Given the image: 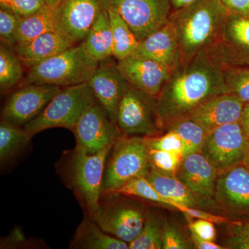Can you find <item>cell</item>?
<instances>
[{
  "instance_id": "1",
  "label": "cell",
  "mask_w": 249,
  "mask_h": 249,
  "mask_svg": "<svg viewBox=\"0 0 249 249\" xmlns=\"http://www.w3.org/2000/svg\"><path fill=\"white\" fill-rule=\"evenodd\" d=\"M229 93L222 67L209 54H197L170 71L157 97L160 127L186 118L211 98Z\"/></svg>"
},
{
  "instance_id": "2",
  "label": "cell",
  "mask_w": 249,
  "mask_h": 249,
  "mask_svg": "<svg viewBox=\"0 0 249 249\" xmlns=\"http://www.w3.org/2000/svg\"><path fill=\"white\" fill-rule=\"evenodd\" d=\"M229 15L220 0H194L173 10L169 22L176 34L181 62L213 49L222 37Z\"/></svg>"
},
{
  "instance_id": "3",
  "label": "cell",
  "mask_w": 249,
  "mask_h": 249,
  "mask_svg": "<svg viewBox=\"0 0 249 249\" xmlns=\"http://www.w3.org/2000/svg\"><path fill=\"white\" fill-rule=\"evenodd\" d=\"M98 64L81 42L29 69L19 86L45 84L62 88L88 83Z\"/></svg>"
},
{
  "instance_id": "4",
  "label": "cell",
  "mask_w": 249,
  "mask_h": 249,
  "mask_svg": "<svg viewBox=\"0 0 249 249\" xmlns=\"http://www.w3.org/2000/svg\"><path fill=\"white\" fill-rule=\"evenodd\" d=\"M112 147H106L94 154H88L75 147L67 165L66 176L70 187L79 196L87 216L93 220L101 209L105 170Z\"/></svg>"
},
{
  "instance_id": "5",
  "label": "cell",
  "mask_w": 249,
  "mask_h": 249,
  "mask_svg": "<svg viewBox=\"0 0 249 249\" xmlns=\"http://www.w3.org/2000/svg\"><path fill=\"white\" fill-rule=\"evenodd\" d=\"M95 102L96 98L88 83L62 88L43 111L23 127L32 137L55 127L73 131L80 116Z\"/></svg>"
},
{
  "instance_id": "6",
  "label": "cell",
  "mask_w": 249,
  "mask_h": 249,
  "mask_svg": "<svg viewBox=\"0 0 249 249\" xmlns=\"http://www.w3.org/2000/svg\"><path fill=\"white\" fill-rule=\"evenodd\" d=\"M150 170L145 137L121 136L114 142L106 163L103 193H113L133 178L145 177Z\"/></svg>"
},
{
  "instance_id": "7",
  "label": "cell",
  "mask_w": 249,
  "mask_h": 249,
  "mask_svg": "<svg viewBox=\"0 0 249 249\" xmlns=\"http://www.w3.org/2000/svg\"><path fill=\"white\" fill-rule=\"evenodd\" d=\"M116 124L124 136L155 137L163 132L157 97L129 85L118 108Z\"/></svg>"
},
{
  "instance_id": "8",
  "label": "cell",
  "mask_w": 249,
  "mask_h": 249,
  "mask_svg": "<svg viewBox=\"0 0 249 249\" xmlns=\"http://www.w3.org/2000/svg\"><path fill=\"white\" fill-rule=\"evenodd\" d=\"M103 9L119 14L139 42L169 22L170 0H103Z\"/></svg>"
},
{
  "instance_id": "9",
  "label": "cell",
  "mask_w": 249,
  "mask_h": 249,
  "mask_svg": "<svg viewBox=\"0 0 249 249\" xmlns=\"http://www.w3.org/2000/svg\"><path fill=\"white\" fill-rule=\"evenodd\" d=\"M249 140L240 122L221 126L208 134L201 152L220 174L242 164Z\"/></svg>"
},
{
  "instance_id": "10",
  "label": "cell",
  "mask_w": 249,
  "mask_h": 249,
  "mask_svg": "<svg viewBox=\"0 0 249 249\" xmlns=\"http://www.w3.org/2000/svg\"><path fill=\"white\" fill-rule=\"evenodd\" d=\"M76 148L88 154H94L113 146L123 134L117 124L96 101L83 113L73 131Z\"/></svg>"
},
{
  "instance_id": "11",
  "label": "cell",
  "mask_w": 249,
  "mask_h": 249,
  "mask_svg": "<svg viewBox=\"0 0 249 249\" xmlns=\"http://www.w3.org/2000/svg\"><path fill=\"white\" fill-rule=\"evenodd\" d=\"M60 89V87L45 84L18 87L5 103L1 119L18 127H24L43 111Z\"/></svg>"
},
{
  "instance_id": "12",
  "label": "cell",
  "mask_w": 249,
  "mask_h": 249,
  "mask_svg": "<svg viewBox=\"0 0 249 249\" xmlns=\"http://www.w3.org/2000/svg\"><path fill=\"white\" fill-rule=\"evenodd\" d=\"M146 214L142 207L130 201L107 200L101 203L94 221L105 232L129 245L142 231Z\"/></svg>"
},
{
  "instance_id": "13",
  "label": "cell",
  "mask_w": 249,
  "mask_h": 249,
  "mask_svg": "<svg viewBox=\"0 0 249 249\" xmlns=\"http://www.w3.org/2000/svg\"><path fill=\"white\" fill-rule=\"evenodd\" d=\"M214 202L233 219L249 218V171L243 163L219 174Z\"/></svg>"
},
{
  "instance_id": "14",
  "label": "cell",
  "mask_w": 249,
  "mask_h": 249,
  "mask_svg": "<svg viewBox=\"0 0 249 249\" xmlns=\"http://www.w3.org/2000/svg\"><path fill=\"white\" fill-rule=\"evenodd\" d=\"M103 0H62L53 11L56 31L74 45L85 40L103 9Z\"/></svg>"
},
{
  "instance_id": "15",
  "label": "cell",
  "mask_w": 249,
  "mask_h": 249,
  "mask_svg": "<svg viewBox=\"0 0 249 249\" xmlns=\"http://www.w3.org/2000/svg\"><path fill=\"white\" fill-rule=\"evenodd\" d=\"M206 53L219 65L249 66V18L230 14L220 40Z\"/></svg>"
},
{
  "instance_id": "16",
  "label": "cell",
  "mask_w": 249,
  "mask_h": 249,
  "mask_svg": "<svg viewBox=\"0 0 249 249\" xmlns=\"http://www.w3.org/2000/svg\"><path fill=\"white\" fill-rule=\"evenodd\" d=\"M112 58L99 62L88 83L96 101L116 123L118 108L129 85Z\"/></svg>"
},
{
  "instance_id": "17",
  "label": "cell",
  "mask_w": 249,
  "mask_h": 249,
  "mask_svg": "<svg viewBox=\"0 0 249 249\" xmlns=\"http://www.w3.org/2000/svg\"><path fill=\"white\" fill-rule=\"evenodd\" d=\"M117 66L130 86L155 97H158L171 71L162 64L134 55L117 61Z\"/></svg>"
},
{
  "instance_id": "18",
  "label": "cell",
  "mask_w": 249,
  "mask_h": 249,
  "mask_svg": "<svg viewBox=\"0 0 249 249\" xmlns=\"http://www.w3.org/2000/svg\"><path fill=\"white\" fill-rule=\"evenodd\" d=\"M217 170L201 152L183 157L176 177L201 201H214Z\"/></svg>"
},
{
  "instance_id": "19",
  "label": "cell",
  "mask_w": 249,
  "mask_h": 249,
  "mask_svg": "<svg viewBox=\"0 0 249 249\" xmlns=\"http://www.w3.org/2000/svg\"><path fill=\"white\" fill-rule=\"evenodd\" d=\"M246 105L231 93L206 101L187 117L201 124L208 134L225 124L240 122Z\"/></svg>"
},
{
  "instance_id": "20",
  "label": "cell",
  "mask_w": 249,
  "mask_h": 249,
  "mask_svg": "<svg viewBox=\"0 0 249 249\" xmlns=\"http://www.w3.org/2000/svg\"><path fill=\"white\" fill-rule=\"evenodd\" d=\"M133 55L162 64L170 71L178 67L181 62V53L171 23L168 22L140 41Z\"/></svg>"
},
{
  "instance_id": "21",
  "label": "cell",
  "mask_w": 249,
  "mask_h": 249,
  "mask_svg": "<svg viewBox=\"0 0 249 249\" xmlns=\"http://www.w3.org/2000/svg\"><path fill=\"white\" fill-rule=\"evenodd\" d=\"M73 45H76L58 31H53L16 46L14 49L23 65L29 70Z\"/></svg>"
},
{
  "instance_id": "22",
  "label": "cell",
  "mask_w": 249,
  "mask_h": 249,
  "mask_svg": "<svg viewBox=\"0 0 249 249\" xmlns=\"http://www.w3.org/2000/svg\"><path fill=\"white\" fill-rule=\"evenodd\" d=\"M70 249H127L128 243L109 235L88 216L76 229Z\"/></svg>"
},
{
  "instance_id": "23",
  "label": "cell",
  "mask_w": 249,
  "mask_h": 249,
  "mask_svg": "<svg viewBox=\"0 0 249 249\" xmlns=\"http://www.w3.org/2000/svg\"><path fill=\"white\" fill-rule=\"evenodd\" d=\"M145 177L156 191L170 201L171 208H173V203L198 208L203 202L176 176L164 175L150 168Z\"/></svg>"
},
{
  "instance_id": "24",
  "label": "cell",
  "mask_w": 249,
  "mask_h": 249,
  "mask_svg": "<svg viewBox=\"0 0 249 249\" xmlns=\"http://www.w3.org/2000/svg\"><path fill=\"white\" fill-rule=\"evenodd\" d=\"M83 45L94 60L98 62L113 57V40L110 18L107 10L102 9L93 23Z\"/></svg>"
},
{
  "instance_id": "25",
  "label": "cell",
  "mask_w": 249,
  "mask_h": 249,
  "mask_svg": "<svg viewBox=\"0 0 249 249\" xmlns=\"http://www.w3.org/2000/svg\"><path fill=\"white\" fill-rule=\"evenodd\" d=\"M110 18L113 40V58L121 61L133 55L139 41L123 18L112 10H107Z\"/></svg>"
},
{
  "instance_id": "26",
  "label": "cell",
  "mask_w": 249,
  "mask_h": 249,
  "mask_svg": "<svg viewBox=\"0 0 249 249\" xmlns=\"http://www.w3.org/2000/svg\"><path fill=\"white\" fill-rule=\"evenodd\" d=\"M53 31H56L53 11L47 7L35 14L22 18L16 33L14 47L27 43L45 33Z\"/></svg>"
},
{
  "instance_id": "27",
  "label": "cell",
  "mask_w": 249,
  "mask_h": 249,
  "mask_svg": "<svg viewBox=\"0 0 249 249\" xmlns=\"http://www.w3.org/2000/svg\"><path fill=\"white\" fill-rule=\"evenodd\" d=\"M24 68L14 48L0 46V91L4 94L19 87L24 80Z\"/></svg>"
},
{
  "instance_id": "28",
  "label": "cell",
  "mask_w": 249,
  "mask_h": 249,
  "mask_svg": "<svg viewBox=\"0 0 249 249\" xmlns=\"http://www.w3.org/2000/svg\"><path fill=\"white\" fill-rule=\"evenodd\" d=\"M32 137L24 127L14 125L1 119L0 123V160L8 161L31 142Z\"/></svg>"
},
{
  "instance_id": "29",
  "label": "cell",
  "mask_w": 249,
  "mask_h": 249,
  "mask_svg": "<svg viewBox=\"0 0 249 249\" xmlns=\"http://www.w3.org/2000/svg\"><path fill=\"white\" fill-rule=\"evenodd\" d=\"M165 131L175 132L182 139L185 147L184 157L193 152H201L208 135V132L201 124L188 117L175 121Z\"/></svg>"
},
{
  "instance_id": "30",
  "label": "cell",
  "mask_w": 249,
  "mask_h": 249,
  "mask_svg": "<svg viewBox=\"0 0 249 249\" xmlns=\"http://www.w3.org/2000/svg\"><path fill=\"white\" fill-rule=\"evenodd\" d=\"M165 221L158 214L147 213L139 235L130 243L129 249H163V232Z\"/></svg>"
},
{
  "instance_id": "31",
  "label": "cell",
  "mask_w": 249,
  "mask_h": 249,
  "mask_svg": "<svg viewBox=\"0 0 249 249\" xmlns=\"http://www.w3.org/2000/svg\"><path fill=\"white\" fill-rule=\"evenodd\" d=\"M220 66L229 93L249 104V66Z\"/></svg>"
},
{
  "instance_id": "32",
  "label": "cell",
  "mask_w": 249,
  "mask_h": 249,
  "mask_svg": "<svg viewBox=\"0 0 249 249\" xmlns=\"http://www.w3.org/2000/svg\"><path fill=\"white\" fill-rule=\"evenodd\" d=\"M113 193H118L121 196L142 198L145 200L171 208L170 201L156 191L145 176L133 178Z\"/></svg>"
},
{
  "instance_id": "33",
  "label": "cell",
  "mask_w": 249,
  "mask_h": 249,
  "mask_svg": "<svg viewBox=\"0 0 249 249\" xmlns=\"http://www.w3.org/2000/svg\"><path fill=\"white\" fill-rule=\"evenodd\" d=\"M183 159L179 154L149 148L150 168L164 175L176 176Z\"/></svg>"
},
{
  "instance_id": "34",
  "label": "cell",
  "mask_w": 249,
  "mask_h": 249,
  "mask_svg": "<svg viewBox=\"0 0 249 249\" xmlns=\"http://www.w3.org/2000/svg\"><path fill=\"white\" fill-rule=\"evenodd\" d=\"M22 18L13 11L0 8L1 44L14 48L16 33Z\"/></svg>"
},
{
  "instance_id": "35",
  "label": "cell",
  "mask_w": 249,
  "mask_h": 249,
  "mask_svg": "<svg viewBox=\"0 0 249 249\" xmlns=\"http://www.w3.org/2000/svg\"><path fill=\"white\" fill-rule=\"evenodd\" d=\"M163 249H194L191 237L189 238L185 232L177 224L165 222L163 232Z\"/></svg>"
},
{
  "instance_id": "36",
  "label": "cell",
  "mask_w": 249,
  "mask_h": 249,
  "mask_svg": "<svg viewBox=\"0 0 249 249\" xmlns=\"http://www.w3.org/2000/svg\"><path fill=\"white\" fill-rule=\"evenodd\" d=\"M149 148L175 152L184 157L185 147L182 139L175 132L165 131L163 135L145 137Z\"/></svg>"
},
{
  "instance_id": "37",
  "label": "cell",
  "mask_w": 249,
  "mask_h": 249,
  "mask_svg": "<svg viewBox=\"0 0 249 249\" xmlns=\"http://www.w3.org/2000/svg\"><path fill=\"white\" fill-rule=\"evenodd\" d=\"M47 7L43 0H0V8L10 10L22 18L35 14Z\"/></svg>"
},
{
  "instance_id": "38",
  "label": "cell",
  "mask_w": 249,
  "mask_h": 249,
  "mask_svg": "<svg viewBox=\"0 0 249 249\" xmlns=\"http://www.w3.org/2000/svg\"><path fill=\"white\" fill-rule=\"evenodd\" d=\"M173 208L178 210L187 217H191L192 219H204L215 224H226V225L230 226L234 224L236 220V219H231L229 217L211 213L207 211L199 209L198 208L190 207V206L178 204L176 203H173Z\"/></svg>"
},
{
  "instance_id": "39",
  "label": "cell",
  "mask_w": 249,
  "mask_h": 249,
  "mask_svg": "<svg viewBox=\"0 0 249 249\" xmlns=\"http://www.w3.org/2000/svg\"><path fill=\"white\" fill-rule=\"evenodd\" d=\"M189 218L191 219L188 222V229L191 233L194 234L203 240L212 242L215 241L217 232L213 223L201 219L193 221L192 218Z\"/></svg>"
},
{
  "instance_id": "40",
  "label": "cell",
  "mask_w": 249,
  "mask_h": 249,
  "mask_svg": "<svg viewBox=\"0 0 249 249\" xmlns=\"http://www.w3.org/2000/svg\"><path fill=\"white\" fill-rule=\"evenodd\" d=\"M231 14L249 18V0H220Z\"/></svg>"
},
{
  "instance_id": "41",
  "label": "cell",
  "mask_w": 249,
  "mask_h": 249,
  "mask_svg": "<svg viewBox=\"0 0 249 249\" xmlns=\"http://www.w3.org/2000/svg\"><path fill=\"white\" fill-rule=\"evenodd\" d=\"M224 247L227 249H249V236L230 235L226 240Z\"/></svg>"
},
{
  "instance_id": "42",
  "label": "cell",
  "mask_w": 249,
  "mask_h": 249,
  "mask_svg": "<svg viewBox=\"0 0 249 249\" xmlns=\"http://www.w3.org/2000/svg\"><path fill=\"white\" fill-rule=\"evenodd\" d=\"M229 235H244L249 236V218L236 219L235 222L228 226Z\"/></svg>"
},
{
  "instance_id": "43",
  "label": "cell",
  "mask_w": 249,
  "mask_h": 249,
  "mask_svg": "<svg viewBox=\"0 0 249 249\" xmlns=\"http://www.w3.org/2000/svg\"><path fill=\"white\" fill-rule=\"evenodd\" d=\"M192 242L195 249H227L224 246L217 245L212 241L203 240L200 237L191 233Z\"/></svg>"
},
{
  "instance_id": "44",
  "label": "cell",
  "mask_w": 249,
  "mask_h": 249,
  "mask_svg": "<svg viewBox=\"0 0 249 249\" xmlns=\"http://www.w3.org/2000/svg\"><path fill=\"white\" fill-rule=\"evenodd\" d=\"M240 123L244 130H245L246 135H247V138L249 140V104L246 105L245 108H244Z\"/></svg>"
},
{
  "instance_id": "45",
  "label": "cell",
  "mask_w": 249,
  "mask_h": 249,
  "mask_svg": "<svg viewBox=\"0 0 249 249\" xmlns=\"http://www.w3.org/2000/svg\"><path fill=\"white\" fill-rule=\"evenodd\" d=\"M194 0H170L171 1L173 10H177L181 9L183 6H186Z\"/></svg>"
},
{
  "instance_id": "46",
  "label": "cell",
  "mask_w": 249,
  "mask_h": 249,
  "mask_svg": "<svg viewBox=\"0 0 249 249\" xmlns=\"http://www.w3.org/2000/svg\"><path fill=\"white\" fill-rule=\"evenodd\" d=\"M43 1H45L46 6H47L49 9L53 11L54 10L58 7V5L60 4L62 0H43Z\"/></svg>"
},
{
  "instance_id": "47",
  "label": "cell",
  "mask_w": 249,
  "mask_h": 249,
  "mask_svg": "<svg viewBox=\"0 0 249 249\" xmlns=\"http://www.w3.org/2000/svg\"><path fill=\"white\" fill-rule=\"evenodd\" d=\"M242 163L245 165L246 168H247L249 171V145L248 149H247V154H246L245 160H244L243 163Z\"/></svg>"
}]
</instances>
